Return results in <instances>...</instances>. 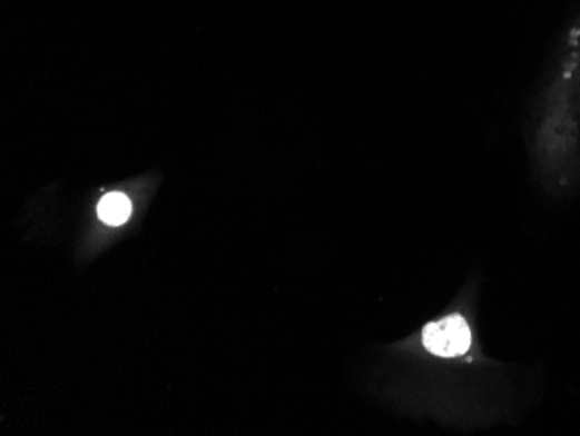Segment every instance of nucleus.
<instances>
[{"instance_id":"nucleus-2","label":"nucleus","mask_w":580,"mask_h":436,"mask_svg":"<svg viewBox=\"0 0 580 436\" xmlns=\"http://www.w3.org/2000/svg\"><path fill=\"white\" fill-rule=\"evenodd\" d=\"M130 210H132L130 200L122 194L105 195L98 206L99 218L111 227L126 222L129 219Z\"/></svg>"},{"instance_id":"nucleus-1","label":"nucleus","mask_w":580,"mask_h":436,"mask_svg":"<svg viewBox=\"0 0 580 436\" xmlns=\"http://www.w3.org/2000/svg\"><path fill=\"white\" fill-rule=\"evenodd\" d=\"M473 336L461 315H449L431 321L423 330V345L431 355L442 358L462 357L471 348Z\"/></svg>"}]
</instances>
